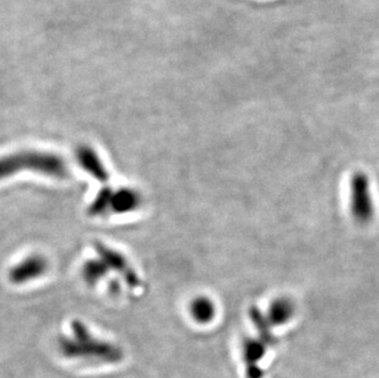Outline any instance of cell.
Returning a JSON list of instances; mask_svg holds the SVG:
<instances>
[{
  "label": "cell",
  "instance_id": "3",
  "mask_svg": "<svg viewBox=\"0 0 379 378\" xmlns=\"http://www.w3.org/2000/svg\"><path fill=\"white\" fill-rule=\"evenodd\" d=\"M350 209L353 219L360 224L370 223L375 215L370 180L365 173H355L350 180Z\"/></svg>",
  "mask_w": 379,
  "mask_h": 378
},
{
  "label": "cell",
  "instance_id": "12",
  "mask_svg": "<svg viewBox=\"0 0 379 378\" xmlns=\"http://www.w3.org/2000/svg\"><path fill=\"white\" fill-rule=\"evenodd\" d=\"M107 274L108 268L101 260H88L83 267V277L88 285L98 284L101 279L106 277Z\"/></svg>",
  "mask_w": 379,
  "mask_h": 378
},
{
  "label": "cell",
  "instance_id": "2",
  "mask_svg": "<svg viewBox=\"0 0 379 378\" xmlns=\"http://www.w3.org/2000/svg\"><path fill=\"white\" fill-rule=\"evenodd\" d=\"M24 170L54 178H64L69 173L66 160L52 153L30 150L0 158V180L14 176Z\"/></svg>",
  "mask_w": 379,
  "mask_h": 378
},
{
  "label": "cell",
  "instance_id": "6",
  "mask_svg": "<svg viewBox=\"0 0 379 378\" xmlns=\"http://www.w3.org/2000/svg\"><path fill=\"white\" fill-rule=\"evenodd\" d=\"M268 345L259 338H246L243 340L242 355L246 364L248 378H261L263 371L259 369V362L264 357Z\"/></svg>",
  "mask_w": 379,
  "mask_h": 378
},
{
  "label": "cell",
  "instance_id": "1",
  "mask_svg": "<svg viewBox=\"0 0 379 378\" xmlns=\"http://www.w3.org/2000/svg\"><path fill=\"white\" fill-rule=\"evenodd\" d=\"M71 332V337H62L58 343L66 359L103 364H118L123 360L124 352L118 345L93 337L83 322H73Z\"/></svg>",
  "mask_w": 379,
  "mask_h": 378
},
{
  "label": "cell",
  "instance_id": "7",
  "mask_svg": "<svg viewBox=\"0 0 379 378\" xmlns=\"http://www.w3.org/2000/svg\"><path fill=\"white\" fill-rule=\"evenodd\" d=\"M76 161L83 168L85 172H88L90 176L100 182H107L110 178L108 171L102 163L98 153L91 146L81 145L76 151Z\"/></svg>",
  "mask_w": 379,
  "mask_h": 378
},
{
  "label": "cell",
  "instance_id": "10",
  "mask_svg": "<svg viewBox=\"0 0 379 378\" xmlns=\"http://www.w3.org/2000/svg\"><path fill=\"white\" fill-rule=\"evenodd\" d=\"M295 315V306L289 299H278L270 305L268 320L273 326H281L291 320Z\"/></svg>",
  "mask_w": 379,
  "mask_h": 378
},
{
  "label": "cell",
  "instance_id": "5",
  "mask_svg": "<svg viewBox=\"0 0 379 378\" xmlns=\"http://www.w3.org/2000/svg\"><path fill=\"white\" fill-rule=\"evenodd\" d=\"M48 268V262L43 255H32L20 263L14 265L9 272L10 282L16 285L32 282L37 277H42Z\"/></svg>",
  "mask_w": 379,
  "mask_h": 378
},
{
  "label": "cell",
  "instance_id": "13",
  "mask_svg": "<svg viewBox=\"0 0 379 378\" xmlns=\"http://www.w3.org/2000/svg\"><path fill=\"white\" fill-rule=\"evenodd\" d=\"M113 197V190L110 187H105L98 192L93 203L88 207V213L90 216L105 215L107 211L110 210V202Z\"/></svg>",
  "mask_w": 379,
  "mask_h": 378
},
{
  "label": "cell",
  "instance_id": "8",
  "mask_svg": "<svg viewBox=\"0 0 379 378\" xmlns=\"http://www.w3.org/2000/svg\"><path fill=\"white\" fill-rule=\"evenodd\" d=\"M142 198L140 193L133 188H120L113 192L110 210L115 214H127L140 207Z\"/></svg>",
  "mask_w": 379,
  "mask_h": 378
},
{
  "label": "cell",
  "instance_id": "11",
  "mask_svg": "<svg viewBox=\"0 0 379 378\" xmlns=\"http://www.w3.org/2000/svg\"><path fill=\"white\" fill-rule=\"evenodd\" d=\"M249 317H251V322L254 323L259 339L261 342H264L268 347H273L276 344V338L273 333V325L270 323L268 317L264 313L260 311L259 308L251 307L249 310Z\"/></svg>",
  "mask_w": 379,
  "mask_h": 378
},
{
  "label": "cell",
  "instance_id": "14",
  "mask_svg": "<svg viewBox=\"0 0 379 378\" xmlns=\"http://www.w3.org/2000/svg\"><path fill=\"white\" fill-rule=\"evenodd\" d=\"M110 290L113 291V292H118L120 291V284L117 282H110Z\"/></svg>",
  "mask_w": 379,
  "mask_h": 378
},
{
  "label": "cell",
  "instance_id": "4",
  "mask_svg": "<svg viewBox=\"0 0 379 378\" xmlns=\"http://www.w3.org/2000/svg\"><path fill=\"white\" fill-rule=\"evenodd\" d=\"M95 250L100 255V260L106 264L108 270L112 269L118 272L130 287H137L140 285V277H137L135 270L129 265L128 260H125V257L120 255V252L105 246L101 242H95Z\"/></svg>",
  "mask_w": 379,
  "mask_h": 378
},
{
  "label": "cell",
  "instance_id": "9",
  "mask_svg": "<svg viewBox=\"0 0 379 378\" xmlns=\"http://www.w3.org/2000/svg\"><path fill=\"white\" fill-rule=\"evenodd\" d=\"M190 315L193 317L195 322L200 325H207L214 320L217 315V307L212 302V300L205 296H199L195 297L190 306Z\"/></svg>",
  "mask_w": 379,
  "mask_h": 378
}]
</instances>
